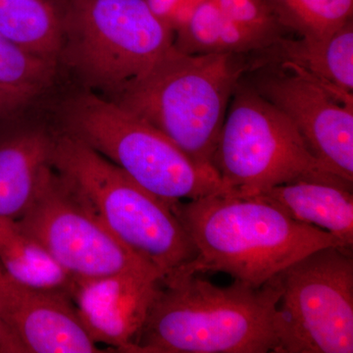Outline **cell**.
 Returning a JSON list of instances; mask_svg holds the SVG:
<instances>
[{
    "label": "cell",
    "mask_w": 353,
    "mask_h": 353,
    "mask_svg": "<svg viewBox=\"0 0 353 353\" xmlns=\"http://www.w3.org/2000/svg\"><path fill=\"white\" fill-rule=\"evenodd\" d=\"M278 275L260 288L219 287L199 274L164 279L132 353L275 352Z\"/></svg>",
    "instance_id": "6da1fadb"
},
{
    "label": "cell",
    "mask_w": 353,
    "mask_h": 353,
    "mask_svg": "<svg viewBox=\"0 0 353 353\" xmlns=\"http://www.w3.org/2000/svg\"><path fill=\"white\" fill-rule=\"evenodd\" d=\"M170 205L196 250L174 275L225 273L260 288L309 253L343 248L328 232L252 197L215 194Z\"/></svg>",
    "instance_id": "7a4b0ae2"
},
{
    "label": "cell",
    "mask_w": 353,
    "mask_h": 353,
    "mask_svg": "<svg viewBox=\"0 0 353 353\" xmlns=\"http://www.w3.org/2000/svg\"><path fill=\"white\" fill-rule=\"evenodd\" d=\"M240 57L185 54L173 46L109 99L162 132L196 163L213 167L230 102L246 69Z\"/></svg>",
    "instance_id": "3957f363"
},
{
    "label": "cell",
    "mask_w": 353,
    "mask_h": 353,
    "mask_svg": "<svg viewBox=\"0 0 353 353\" xmlns=\"http://www.w3.org/2000/svg\"><path fill=\"white\" fill-rule=\"evenodd\" d=\"M52 166L108 231L154 266L163 280L196 259V248L170 202L139 185L83 141L66 132L55 136Z\"/></svg>",
    "instance_id": "277c9868"
},
{
    "label": "cell",
    "mask_w": 353,
    "mask_h": 353,
    "mask_svg": "<svg viewBox=\"0 0 353 353\" xmlns=\"http://www.w3.org/2000/svg\"><path fill=\"white\" fill-rule=\"evenodd\" d=\"M62 122L63 132L164 201L229 194L215 168L196 163L145 121L92 90L78 92L65 102Z\"/></svg>",
    "instance_id": "5b68a950"
},
{
    "label": "cell",
    "mask_w": 353,
    "mask_h": 353,
    "mask_svg": "<svg viewBox=\"0 0 353 353\" xmlns=\"http://www.w3.org/2000/svg\"><path fill=\"white\" fill-rule=\"evenodd\" d=\"M59 59L85 90L112 99L173 48L145 0H67Z\"/></svg>",
    "instance_id": "8992f818"
},
{
    "label": "cell",
    "mask_w": 353,
    "mask_h": 353,
    "mask_svg": "<svg viewBox=\"0 0 353 353\" xmlns=\"http://www.w3.org/2000/svg\"><path fill=\"white\" fill-rule=\"evenodd\" d=\"M212 164L229 190L228 196H248L301 181L353 188L311 153L284 113L254 88L240 83L230 102Z\"/></svg>",
    "instance_id": "52a82bcc"
},
{
    "label": "cell",
    "mask_w": 353,
    "mask_h": 353,
    "mask_svg": "<svg viewBox=\"0 0 353 353\" xmlns=\"http://www.w3.org/2000/svg\"><path fill=\"white\" fill-rule=\"evenodd\" d=\"M278 277L274 353H352V248L315 250Z\"/></svg>",
    "instance_id": "ba28073f"
},
{
    "label": "cell",
    "mask_w": 353,
    "mask_h": 353,
    "mask_svg": "<svg viewBox=\"0 0 353 353\" xmlns=\"http://www.w3.org/2000/svg\"><path fill=\"white\" fill-rule=\"evenodd\" d=\"M17 221L73 279L159 271L128 250L53 166L31 205Z\"/></svg>",
    "instance_id": "9c48e42d"
},
{
    "label": "cell",
    "mask_w": 353,
    "mask_h": 353,
    "mask_svg": "<svg viewBox=\"0 0 353 353\" xmlns=\"http://www.w3.org/2000/svg\"><path fill=\"white\" fill-rule=\"evenodd\" d=\"M260 78V94L294 125L311 153L353 183V94L327 88L303 72L283 67Z\"/></svg>",
    "instance_id": "30bf717a"
},
{
    "label": "cell",
    "mask_w": 353,
    "mask_h": 353,
    "mask_svg": "<svg viewBox=\"0 0 353 353\" xmlns=\"http://www.w3.org/2000/svg\"><path fill=\"white\" fill-rule=\"evenodd\" d=\"M0 352H102L69 294L26 287L0 266Z\"/></svg>",
    "instance_id": "8fae6325"
},
{
    "label": "cell",
    "mask_w": 353,
    "mask_h": 353,
    "mask_svg": "<svg viewBox=\"0 0 353 353\" xmlns=\"http://www.w3.org/2000/svg\"><path fill=\"white\" fill-rule=\"evenodd\" d=\"M161 282L146 272L74 279L70 297L97 345L132 353Z\"/></svg>",
    "instance_id": "7c38bea8"
},
{
    "label": "cell",
    "mask_w": 353,
    "mask_h": 353,
    "mask_svg": "<svg viewBox=\"0 0 353 353\" xmlns=\"http://www.w3.org/2000/svg\"><path fill=\"white\" fill-rule=\"evenodd\" d=\"M55 136L41 128L0 132V217L18 220L52 166Z\"/></svg>",
    "instance_id": "4fadbf2b"
},
{
    "label": "cell",
    "mask_w": 353,
    "mask_h": 353,
    "mask_svg": "<svg viewBox=\"0 0 353 353\" xmlns=\"http://www.w3.org/2000/svg\"><path fill=\"white\" fill-rule=\"evenodd\" d=\"M282 211L292 219L333 234L353 250L352 189L334 183L301 182L275 185L250 196Z\"/></svg>",
    "instance_id": "5bb4252c"
},
{
    "label": "cell",
    "mask_w": 353,
    "mask_h": 353,
    "mask_svg": "<svg viewBox=\"0 0 353 353\" xmlns=\"http://www.w3.org/2000/svg\"><path fill=\"white\" fill-rule=\"evenodd\" d=\"M283 67H292L341 94L353 92V21L326 38H282Z\"/></svg>",
    "instance_id": "9a60e30c"
},
{
    "label": "cell",
    "mask_w": 353,
    "mask_h": 353,
    "mask_svg": "<svg viewBox=\"0 0 353 353\" xmlns=\"http://www.w3.org/2000/svg\"><path fill=\"white\" fill-rule=\"evenodd\" d=\"M0 32L32 54L58 63L62 9L54 0H0Z\"/></svg>",
    "instance_id": "2e32d148"
},
{
    "label": "cell",
    "mask_w": 353,
    "mask_h": 353,
    "mask_svg": "<svg viewBox=\"0 0 353 353\" xmlns=\"http://www.w3.org/2000/svg\"><path fill=\"white\" fill-rule=\"evenodd\" d=\"M0 266L9 277L26 287L70 296L74 279L23 231L17 221L9 218L0 217Z\"/></svg>",
    "instance_id": "e0dca14e"
},
{
    "label": "cell",
    "mask_w": 353,
    "mask_h": 353,
    "mask_svg": "<svg viewBox=\"0 0 353 353\" xmlns=\"http://www.w3.org/2000/svg\"><path fill=\"white\" fill-rule=\"evenodd\" d=\"M174 46L185 54H245L270 48L221 10L215 0H205L175 32Z\"/></svg>",
    "instance_id": "ac0fdd59"
},
{
    "label": "cell",
    "mask_w": 353,
    "mask_h": 353,
    "mask_svg": "<svg viewBox=\"0 0 353 353\" xmlns=\"http://www.w3.org/2000/svg\"><path fill=\"white\" fill-rule=\"evenodd\" d=\"M283 30L326 38L352 20L353 0H268Z\"/></svg>",
    "instance_id": "d6986e66"
},
{
    "label": "cell",
    "mask_w": 353,
    "mask_h": 353,
    "mask_svg": "<svg viewBox=\"0 0 353 353\" xmlns=\"http://www.w3.org/2000/svg\"><path fill=\"white\" fill-rule=\"evenodd\" d=\"M57 64L32 54L0 32V87L32 101L50 87Z\"/></svg>",
    "instance_id": "ffe728a7"
},
{
    "label": "cell",
    "mask_w": 353,
    "mask_h": 353,
    "mask_svg": "<svg viewBox=\"0 0 353 353\" xmlns=\"http://www.w3.org/2000/svg\"><path fill=\"white\" fill-rule=\"evenodd\" d=\"M228 17L246 31L264 39L270 46L283 38V28L279 25L268 0H215Z\"/></svg>",
    "instance_id": "44dd1931"
},
{
    "label": "cell",
    "mask_w": 353,
    "mask_h": 353,
    "mask_svg": "<svg viewBox=\"0 0 353 353\" xmlns=\"http://www.w3.org/2000/svg\"><path fill=\"white\" fill-rule=\"evenodd\" d=\"M29 99L0 87V119L19 110L29 103Z\"/></svg>",
    "instance_id": "7402d4cb"
},
{
    "label": "cell",
    "mask_w": 353,
    "mask_h": 353,
    "mask_svg": "<svg viewBox=\"0 0 353 353\" xmlns=\"http://www.w3.org/2000/svg\"><path fill=\"white\" fill-rule=\"evenodd\" d=\"M145 2L158 19L172 30V18L180 0H145Z\"/></svg>",
    "instance_id": "603a6c76"
},
{
    "label": "cell",
    "mask_w": 353,
    "mask_h": 353,
    "mask_svg": "<svg viewBox=\"0 0 353 353\" xmlns=\"http://www.w3.org/2000/svg\"><path fill=\"white\" fill-rule=\"evenodd\" d=\"M204 1L205 0H180L171 21V28L174 32L190 19L197 7Z\"/></svg>",
    "instance_id": "cb8c5ba5"
},
{
    "label": "cell",
    "mask_w": 353,
    "mask_h": 353,
    "mask_svg": "<svg viewBox=\"0 0 353 353\" xmlns=\"http://www.w3.org/2000/svg\"><path fill=\"white\" fill-rule=\"evenodd\" d=\"M55 2L60 6V8H63L65 3H66L67 0H54Z\"/></svg>",
    "instance_id": "d4e9b609"
},
{
    "label": "cell",
    "mask_w": 353,
    "mask_h": 353,
    "mask_svg": "<svg viewBox=\"0 0 353 353\" xmlns=\"http://www.w3.org/2000/svg\"><path fill=\"white\" fill-rule=\"evenodd\" d=\"M2 338V326H1V322H0V341H1Z\"/></svg>",
    "instance_id": "484cf974"
}]
</instances>
